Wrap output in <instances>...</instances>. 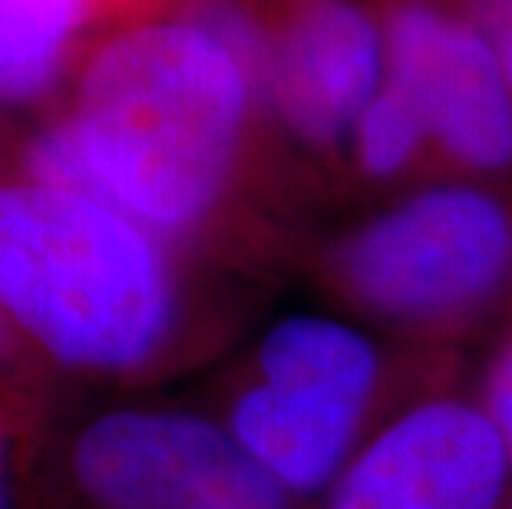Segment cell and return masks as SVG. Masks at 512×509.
<instances>
[{
	"instance_id": "cell-1",
	"label": "cell",
	"mask_w": 512,
	"mask_h": 509,
	"mask_svg": "<svg viewBox=\"0 0 512 509\" xmlns=\"http://www.w3.org/2000/svg\"><path fill=\"white\" fill-rule=\"evenodd\" d=\"M265 53L228 0L116 27L83 50L67 110L30 139L24 172L162 238L199 232L235 179Z\"/></svg>"
},
{
	"instance_id": "cell-2",
	"label": "cell",
	"mask_w": 512,
	"mask_h": 509,
	"mask_svg": "<svg viewBox=\"0 0 512 509\" xmlns=\"http://www.w3.org/2000/svg\"><path fill=\"white\" fill-rule=\"evenodd\" d=\"M0 318L67 371L133 374L179 321L166 238L86 192L4 176Z\"/></svg>"
},
{
	"instance_id": "cell-3",
	"label": "cell",
	"mask_w": 512,
	"mask_h": 509,
	"mask_svg": "<svg viewBox=\"0 0 512 509\" xmlns=\"http://www.w3.org/2000/svg\"><path fill=\"white\" fill-rule=\"evenodd\" d=\"M337 278L374 314L450 321L486 305L512 275V215L470 186L413 192L337 248Z\"/></svg>"
},
{
	"instance_id": "cell-4",
	"label": "cell",
	"mask_w": 512,
	"mask_h": 509,
	"mask_svg": "<svg viewBox=\"0 0 512 509\" xmlns=\"http://www.w3.org/2000/svg\"><path fill=\"white\" fill-rule=\"evenodd\" d=\"M70 480L90 509H291L232 430L189 410L96 414L70 443Z\"/></svg>"
},
{
	"instance_id": "cell-5",
	"label": "cell",
	"mask_w": 512,
	"mask_h": 509,
	"mask_svg": "<svg viewBox=\"0 0 512 509\" xmlns=\"http://www.w3.org/2000/svg\"><path fill=\"white\" fill-rule=\"evenodd\" d=\"M384 37L387 80L417 106L433 143L466 169H509L512 93L483 30L466 14L403 0Z\"/></svg>"
},
{
	"instance_id": "cell-6",
	"label": "cell",
	"mask_w": 512,
	"mask_h": 509,
	"mask_svg": "<svg viewBox=\"0 0 512 509\" xmlns=\"http://www.w3.org/2000/svg\"><path fill=\"white\" fill-rule=\"evenodd\" d=\"M509 463L486 410L430 400L397 417L347 463L331 509H496Z\"/></svg>"
},
{
	"instance_id": "cell-7",
	"label": "cell",
	"mask_w": 512,
	"mask_h": 509,
	"mask_svg": "<svg viewBox=\"0 0 512 509\" xmlns=\"http://www.w3.org/2000/svg\"><path fill=\"white\" fill-rule=\"evenodd\" d=\"M387 80V37L354 0H301L265 53L261 96L311 146L354 133Z\"/></svg>"
},
{
	"instance_id": "cell-8",
	"label": "cell",
	"mask_w": 512,
	"mask_h": 509,
	"mask_svg": "<svg viewBox=\"0 0 512 509\" xmlns=\"http://www.w3.org/2000/svg\"><path fill=\"white\" fill-rule=\"evenodd\" d=\"M364 410L252 384L228 410V430L288 493H314L344 473Z\"/></svg>"
},
{
	"instance_id": "cell-9",
	"label": "cell",
	"mask_w": 512,
	"mask_h": 509,
	"mask_svg": "<svg viewBox=\"0 0 512 509\" xmlns=\"http://www.w3.org/2000/svg\"><path fill=\"white\" fill-rule=\"evenodd\" d=\"M261 381L308 397L367 410L380 381V357L361 331L318 314L278 321L258 348Z\"/></svg>"
},
{
	"instance_id": "cell-10",
	"label": "cell",
	"mask_w": 512,
	"mask_h": 509,
	"mask_svg": "<svg viewBox=\"0 0 512 509\" xmlns=\"http://www.w3.org/2000/svg\"><path fill=\"white\" fill-rule=\"evenodd\" d=\"M106 0H0V106L43 100L76 70Z\"/></svg>"
},
{
	"instance_id": "cell-11",
	"label": "cell",
	"mask_w": 512,
	"mask_h": 509,
	"mask_svg": "<svg viewBox=\"0 0 512 509\" xmlns=\"http://www.w3.org/2000/svg\"><path fill=\"white\" fill-rule=\"evenodd\" d=\"M351 136L357 166L374 179H390L403 172L420 153V146L430 139L417 106L390 80H384L374 100L364 106Z\"/></svg>"
},
{
	"instance_id": "cell-12",
	"label": "cell",
	"mask_w": 512,
	"mask_h": 509,
	"mask_svg": "<svg viewBox=\"0 0 512 509\" xmlns=\"http://www.w3.org/2000/svg\"><path fill=\"white\" fill-rule=\"evenodd\" d=\"M463 10L489 40L512 93V0H463Z\"/></svg>"
},
{
	"instance_id": "cell-13",
	"label": "cell",
	"mask_w": 512,
	"mask_h": 509,
	"mask_svg": "<svg viewBox=\"0 0 512 509\" xmlns=\"http://www.w3.org/2000/svg\"><path fill=\"white\" fill-rule=\"evenodd\" d=\"M486 414L503 437L509 460H512V344L496 357L493 371L486 381Z\"/></svg>"
},
{
	"instance_id": "cell-14",
	"label": "cell",
	"mask_w": 512,
	"mask_h": 509,
	"mask_svg": "<svg viewBox=\"0 0 512 509\" xmlns=\"http://www.w3.org/2000/svg\"><path fill=\"white\" fill-rule=\"evenodd\" d=\"M0 509H20V473L14 440L7 430V407L0 404Z\"/></svg>"
},
{
	"instance_id": "cell-15",
	"label": "cell",
	"mask_w": 512,
	"mask_h": 509,
	"mask_svg": "<svg viewBox=\"0 0 512 509\" xmlns=\"http://www.w3.org/2000/svg\"><path fill=\"white\" fill-rule=\"evenodd\" d=\"M20 341L17 334H14V328L0 318V384H7V377H10V367H14V361H17V351H20Z\"/></svg>"
}]
</instances>
